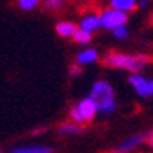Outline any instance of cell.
<instances>
[{"instance_id":"5bb4252c","label":"cell","mask_w":153,"mask_h":153,"mask_svg":"<svg viewBox=\"0 0 153 153\" xmlns=\"http://www.w3.org/2000/svg\"><path fill=\"white\" fill-rule=\"evenodd\" d=\"M38 2L39 0H17V5H19V8L24 10V11H31L33 8L38 6Z\"/></svg>"},{"instance_id":"6da1fadb","label":"cell","mask_w":153,"mask_h":153,"mask_svg":"<svg viewBox=\"0 0 153 153\" xmlns=\"http://www.w3.org/2000/svg\"><path fill=\"white\" fill-rule=\"evenodd\" d=\"M89 97L95 102L97 111L102 114H113L116 111V97H114V89L111 88L109 83L106 81H95L92 85L91 94Z\"/></svg>"},{"instance_id":"30bf717a","label":"cell","mask_w":153,"mask_h":153,"mask_svg":"<svg viewBox=\"0 0 153 153\" xmlns=\"http://www.w3.org/2000/svg\"><path fill=\"white\" fill-rule=\"evenodd\" d=\"M136 5H137V0H111V8L122 13L133 11Z\"/></svg>"},{"instance_id":"ba28073f","label":"cell","mask_w":153,"mask_h":153,"mask_svg":"<svg viewBox=\"0 0 153 153\" xmlns=\"http://www.w3.org/2000/svg\"><path fill=\"white\" fill-rule=\"evenodd\" d=\"M80 28L85 30V31H89V33H92V31H95V30L102 28L100 16H97V14H88L86 17L81 19Z\"/></svg>"},{"instance_id":"9c48e42d","label":"cell","mask_w":153,"mask_h":153,"mask_svg":"<svg viewBox=\"0 0 153 153\" xmlns=\"http://www.w3.org/2000/svg\"><path fill=\"white\" fill-rule=\"evenodd\" d=\"M97 58H99V52L94 48H86L76 55V62L78 64H91V62L97 61Z\"/></svg>"},{"instance_id":"5b68a950","label":"cell","mask_w":153,"mask_h":153,"mask_svg":"<svg viewBox=\"0 0 153 153\" xmlns=\"http://www.w3.org/2000/svg\"><path fill=\"white\" fill-rule=\"evenodd\" d=\"M130 85L133 86L137 95L141 97H152L153 95V80L145 78L141 74H133L130 76Z\"/></svg>"},{"instance_id":"3957f363","label":"cell","mask_w":153,"mask_h":153,"mask_svg":"<svg viewBox=\"0 0 153 153\" xmlns=\"http://www.w3.org/2000/svg\"><path fill=\"white\" fill-rule=\"evenodd\" d=\"M97 113L99 111H97L95 102L91 97H86V99H83L81 102L76 103V106L71 109V119L74 120V123L81 125L85 122H91Z\"/></svg>"},{"instance_id":"8992f818","label":"cell","mask_w":153,"mask_h":153,"mask_svg":"<svg viewBox=\"0 0 153 153\" xmlns=\"http://www.w3.org/2000/svg\"><path fill=\"white\" fill-rule=\"evenodd\" d=\"M147 137H149V133L134 134V136H131V137H128V139H125V141L119 145V149H117V150L122 152V153H127V152H130V150L139 147L142 142H145V141H147Z\"/></svg>"},{"instance_id":"277c9868","label":"cell","mask_w":153,"mask_h":153,"mask_svg":"<svg viewBox=\"0 0 153 153\" xmlns=\"http://www.w3.org/2000/svg\"><path fill=\"white\" fill-rule=\"evenodd\" d=\"M127 13H122V11H117V10H106L103 11V14L100 16V22H102V27H105L108 30H116L119 27H125L127 24Z\"/></svg>"},{"instance_id":"7a4b0ae2","label":"cell","mask_w":153,"mask_h":153,"mask_svg":"<svg viewBox=\"0 0 153 153\" xmlns=\"http://www.w3.org/2000/svg\"><path fill=\"white\" fill-rule=\"evenodd\" d=\"M147 56L142 55H122V53H108L105 56V62L111 67L116 69H123V71H130L137 74L142 67L147 64Z\"/></svg>"},{"instance_id":"2e32d148","label":"cell","mask_w":153,"mask_h":153,"mask_svg":"<svg viewBox=\"0 0 153 153\" xmlns=\"http://www.w3.org/2000/svg\"><path fill=\"white\" fill-rule=\"evenodd\" d=\"M62 5H64V0H45V3H44V6L47 10H50V11L59 10Z\"/></svg>"},{"instance_id":"52a82bcc","label":"cell","mask_w":153,"mask_h":153,"mask_svg":"<svg viewBox=\"0 0 153 153\" xmlns=\"http://www.w3.org/2000/svg\"><path fill=\"white\" fill-rule=\"evenodd\" d=\"M10 153H53V149L42 144H33V145H17L10 150Z\"/></svg>"},{"instance_id":"7c38bea8","label":"cell","mask_w":153,"mask_h":153,"mask_svg":"<svg viewBox=\"0 0 153 153\" xmlns=\"http://www.w3.org/2000/svg\"><path fill=\"white\" fill-rule=\"evenodd\" d=\"M59 133L61 134H78V133H81V127L74 122H67L59 127Z\"/></svg>"},{"instance_id":"ffe728a7","label":"cell","mask_w":153,"mask_h":153,"mask_svg":"<svg viewBox=\"0 0 153 153\" xmlns=\"http://www.w3.org/2000/svg\"><path fill=\"white\" fill-rule=\"evenodd\" d=\"M0 153H3V150H2V149H0Z\"/></svg>"},{"instance_id":"8fae6325","label":"cell","mask_w":153,"mask_h":153,"mask_svg":"<svg viewBox=\"0 0 153 153\" xmlns=\"http://www.w3.org/2000/svg\"><path fill=\"white\" fill-rule=\"evenodd\" d=\"M76 30H78V27L72 22H59L56 25V33L61 38H74Z\"/></svg>"},{"instance_id":"4fadbf2b","label":"cell","mask_w":153,"mask_h":153,"mask_svg":"<svg viewBox=\"0 0 153 153\" xmlns=\"http://www.w3.org/2000/svg\"><path fill=\"white\" fill-rule=\"evenodd\" d=\"M91 39H92V33L85 31L81 28H78L74 34V41L76 44H88V42H91Z\"/></svg>"},{"instance_id":"9a60e30c","label":"cell","mask_w":153,"mask_h":153,"mask_svg":"<svg viewBox=\"0 0 153 153\" xmlns=\"http://www.w3.org/2000/svg\"><path fill=\"white\" fill-rule=\"evenodd\" d=\"M128 34H130V31H128L127 27H119V28L113 30V36H114L116 39H119V41L127 39V38H128Z\"/></svg>"},{"instance_id":"ac0fdd59","label":"cell","mask_w":153,"mask_h":153,"mask_svg":"<svg viewBox=\"0 0 153 153\" xmlns=\"http://www.w3.org/2000/svg\"><path fill=\"white\" fill-rule=\"evenodd\" d=\"M137 3L141 6H147V2H145V0H141V2H137Z\"/></svg>"},{"instance_id":"d6986e66","label":"cell","mask_w":153,"mask_h":153,"mask_svg":"<svg viewBox=\"0 0 153 153\" xmlns=\"http://www.w3.org/2000/svg\"><path fill=\"white\" fill-rule=\"evenodd\" d=\"M114 153H122V152H119V150H117V152H114Z\"/></svg>"},{"instance_id":"e0dca14e","label":"cell","mask_w":153,"mask_h":153,"mask_svg":"<svg viewBox=\"0 0 153 153\" xmlns=\"http://www.w3.org/2000/svg\"><path fill=\"white\" fill-rule=\"evenodd\" d=\"M147 142H149V145L153 149V133H149V137H147Z\"/></svg>"}]
</instances>
